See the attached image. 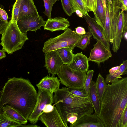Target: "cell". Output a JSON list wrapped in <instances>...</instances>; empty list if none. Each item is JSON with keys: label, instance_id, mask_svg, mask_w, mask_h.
Segmentation results:
<instances>
[{"label": "cell", "instance_id": "6da1fadb", "mask_svg": "<svg viewBox=\"0 0 127 127\" xmlns=\"http://www.w3.org/2000/svg\"><path fill=\"white\" fill-rule=\"evenodd\" d=\"M0 113L5 105L14 108L28 121L37 100L38 93L28 80L22 77L9 78L2 88Z\"/></svg>", "mask_w": 127, "mask_h": 127}, {"label": "cell", "instance_id": "7a4b0ae2", "mask_svg": "<svg viewBox=\"0 0 127 127\" xmlns=\"http://www.w3.org/2000/svg\"><path fill=\"white\" fill-rule=\"evenodd\" d=\"M127 107V77L107 84L98 115L105 127H121L123 113Z\"/></svg>", "mask_w": 127, "mask_h": 127}, {"label": "cell", "instance_id": "3957f363", "mask_svg": "<svg viewBox=\"0 0 127 127\" xmlns=\"http://www.w3.org/2000/svg\"><path fill=\"white\" fill-rule=\"evenodd\" d=\"M55 105L63 120L68 127L66 115L73 112L78 114V119L88 114H92L94 111L89 98H84L70 92L66 87L59 88L54 92ZM77 119V120H78Z\"/></svg>", "mask_w": 127, "mask_h": 127}, {"label": "cell", "instance_id": "277c9868", "mask_svg": "<svg viewBox=\"0 0 127 127\" xmlns=\"http://www.w3.org/2000/svg\"><path fill=\"white\" fill-rule=\"evenodd\" d=\"M27 34L21 32L17 22L11 19L1 38L0 45L2 46V49L11 54L21 49L25 42L29 39Z\"/></svg>", "mask_w": 127, "mask_h": 127}, {"label": "cell", "instance_id": "5b68a950", "mask_svg": "<svg viewBox=\"0 0 127 127\" xmlns=\"http://www.w3.org/2000/svg\"><path fill=\"white\" fill-rule=\"evenodd\" d=\"M75 31L68 28L61 34L48 39L44 43L42 51L44 53L65 47L73 50L82 37Z\"/></svg>", "mask_w": 127, "mask_h": 127}, {"label": "cell", "instance_id": "8992f818", "mask_svg": "<svg viewBox=\"0 0 127 127\" xmlns=\"http://www.w3.org/2000/svg\"><path fill=\"white\" fill-rule=\"evenodd\" d=\"M57 75L62 84L68 88L80 89L84 87L87 72L74 69L68 65L64 64Z\"/></svg>", "mask_w": 127, "mask_h": 127}, {"label": "cell", "instance_id": "52a82bcc", "mask_svg": "<svg viewBox=\"0 0 127 127\" xmlns=\"http://www.w3.org/2000/svg\"><path fill=\"white\" fill-rule=\"evenodd\" d=\"M54 102L53 94L49 91L38 88L36 103L28 121L31 124H35L45 105L48 104H52Z\"/></svg>", "mask_w": 127, "mask_h": 127}, {"label": "cell", "instance_id": "ba28073f", "mask_svg": "<svg viewBox=\"0 0 127 127\" xmlns=\"http://www.w3.org/2000/svg\"><path fill=\"white\" fill-rule=\"evenodd\" d=\"M45 22L42 17L39 15L32 16L25 15L18 19L17 24L21 32L27 34L28 31L36 32L38 30H40L41 27H44Z\"/></svg>", "mask_w": 127, "mask_h": 127}, {"label": "cell", "instance_id": "9c48e42d", "mask_svg": "<svg viewBox=\"0 0 127 127\" xmlns=\"http://www.w3.org/2000/svg\"><path fill=\"white\" fill-rule=\"evenodd\" d=\"M119 15L118 21L112 49L117 53L119 49L125 33L127 31V13L121 9Z\"/></svg>", "mask_w": 127, "mask_h": 127}, {"label": "cell", "instance_id": "30bf717a", "mask_svg": "<svg viewBox=\"0 0 127 127\" xmlns=\"http://www.w3.org/2000/svg\"><path fill=\"white\" fill-rule=\"evenodd\" d=\"M93 48L91 50L89 61L94 62L99 66L112 57V54L110 50L107 48L100 41L97 40L93 45Z\"/></svg>", "mask_w": 127, "mask_h": 127}, {"label": "cell", "instance_id": "8fae6325", "mask_svg": "<svg viewBox=\"0 0 127 127\" xmlns=\"http://www.w3.org/2000/svg\"><path fill=\"white\" fill-rule=\"evenodd\" d=\"M88 25V29L94 38L100 41L107 48L110 49V45L104 35L102 28L89 15H83Z\"/></svg>", "mask_w": 127, "mask_h": 127}, {"label": "cell", "instance_id": "7c38bea8", "mask_svg": "<svg viewBox=\"0 0 127 127\" xmlns=\"http://www.w3.org/2000/svg\"><path fill=\"white\" fill-rule=\"evenodd\" d=\"M45 66L48 72L54 76L59 72L64 64L56 50L45 53Z\"/></svg>", "mask_w": 127, "mask_h": 127}, {"label": "cell", "instance_id": "4fadbf2b", "mask_svg": "<svg viewBox=\"0 0 127 127\" xmlns=\"http://www.w3.org/2000/svg\"><path fill=\"white\" fill-rule=\"evenodd\" d=\"M51 112L42 113L39 118L47 127H67L55 106Z\"/></svg>", "mask_w": 127, "mask_h": 127}, {"label": "cell", "instance_id": "5bb4252c", "mask_svg": "<svg viewBox=\"0 0 127 127\" xmlns=\"http://www.w3.org/2000/svg\"><path fill=\"white\" fill-rule=\"evenodd\" d=\"M70 127H105L98 115L88 114L79 119L73 124H70Z\"/></svg>", "mask_w": 127, "mask_h": 127}, {"label": "cell", "instance_id": "9a60e30c", "mask_svg": "<svg viewBox=\"0 0 127 127\" xmlns=\"http://www.w3.org/2000/svg\"><path fill=\"white\" fill-rule=\"evenodd\" d=\"M70 26L67 19L61 17L48 18L44 26V30L53 32L60 30H65Z\"/></svg>", "mask_w": 127, "mask_h": 127}, {"label": "cell", "instance_id": "2e32d148", "mask_svg": "<svg viewBox=\"0 0 127 127\" xmlns=\"http://www.w3.org/2000/svg\"><path fill=\"white\" fill-rule=\"evenodd\" d=\"M88 58L82 52L74 54L72 62L68 65L71 68L82 72H86L89 69Z\"/></svg>", "mask_w": 127, "mask_h": 127}, {"label": "cell", "instance_id": "e0dca14e", "mask_svg": "<svg viewBox=\"0 0 127 127\" xmlns=\"http://www.w3.org/2000/svg\"><path fill=\"white\" fill-rule=\"evenodd\" d=\"M60 81L57 77L46 76L36 85L38 88L49 91L53 94L59 88Z\"/></svg>", "mask_w": 127, "mask_h": 127}, {"label": "cell", "instance_id": "ac0fdd59", "mask_svg": "<svg viewBox=\"0 0 127 127\" xmlns=\"http://www.w3.org/2000/svg\"><path fill=\"white\" fill-rule=\"evenodd\" d=\"M39 15L33 0H21L18 20L25 15L32 16Z\"/></svg>", "mask_w": 127, "mask_h": 127}, {"label": "cell", "instance_id": "d6986e66", "mask_svg": "<svg viewBox=\"0 0 127 127\" xmlns=\"http://www.w3.org/2000/svg\"><path fill=\"white\" fill-rule=\"evenodd\" d=\"M89 99L92 104L95 111L94 114L98 115L100 108V101L98 96L95 86V82L92 80L88 94Z\"/></svg>", "mask_w": 127, "mask_h": 127}, {"label": "cell", "instance_id": "ffe728a7", "mask_svg": "<svg viewBox=\"0 0 127 127\" xmlns=\"http://www.w3.org/2000/svg\"><path fill=\"white\" fill-rule=\"evenodd\" d=\"M110 4L109 1L106 0L105 23L104 27L102 29L103 33L107 41L112 44L114 38L112 34L110 25Z\"/></svg>", "mask_w": 127, "mask_h": 127}, {"label": "cell", "instance_id": "44dd1931", "mask_svg": "<svg viewBox=\"0 0 127 127\" xmlns=\"http://www.w3.org/2000/svg\"><path fill=\"white\" fill-rule=\"evenodd\" d=\"M2 111L9 117L21 125L26 124L28 120L13 108L7 104L2 108Z\"/></svg>", "mask_w": 127, "mask_h": 127}, {"label": "cell", "instance_id": "7402d4cb", "mask_svg": "<svg viewBox=\"0 0 127 127\" xmlns=\"http://www.w3.org/2000/svg\"><path fill=\"white\" fill-rule=\"evenodd\" d=\"M94 13L95 21L103 29L105 23L106 11L105 8L104 6L102 0H97L96 9Z\"/></svg>", "mask_w": 127, "mask_h": 127}, {"label": "cell", "instance_id": "603a6c76", "mask_svg": "<svg viewBox=\"0 0 127 127\" xmlns=\"http://www.w3.org/2000/svg\"><path fill=\"white\" fill-rule=\"evenodd\" d=\"M127 74V60L123 61V63L120 65L119 69L112 75L107 74L105 80L106 84H107L112 83L118 80L121 78V76Z\"/></svg>", "mask_w": 127, "mask_h": 127}, {"label": "cell", "instance_id": "cb8c5ba5", "mask_svg": "<svg viewBox=\"0 0 127 127\" xmlns=\"http://www.w3.org/2000/svg\"><path fill=\"white\" fill-rule=\"evenodd\" d=\"M70 0L73 13L75 12L80 17H82L83 15H89L87 8L82 0Z\"/></svg>", "mask_w": 127, "mask_h": 127}, {"label": "cell", "instance_id": "d4e9b609", "mask_svg": "<svg viewBox=\"0 0 127 127\" xmlns=\"http://www.w3.org/2000/svg\"><path fill=\"white\" fill-rule=\"evenodd\" d=\"M56 50L64 64L69 65L72 62L73 57V50L68 47H65Z\"/></svg>", "mask_w": 127, "mask_h": 127}, {"label": "cell", "instance_id": "484cf974", "mask_svg": "<svg viewBox=\"0 0 127 127\" xmlns=\"http://www.w3.org/2000/svg\"><path fill=\"white\" fill-rule=\"evenodd\" d=\"M22 125L9 117L2 111L0 113V127H20Z\"/></svg>", "mask_w": 127, "mask_h": 127}, {"label": "cell", "instance_id": "4316f807", "mask_svg": "<svg viewBox=\"0 0 127 127\" xmlns=\"http://www.w3.org/2000/svg\"><path fill=\"white\" fill-rule=\"evenodd\" d=\"M106 85L104 78L99 73L95 82V86L96 91L100 101L104 93Z\"/></svg>", "mask_w": 127, "mask_h": 127}, {"label": "cell", "instance_id": "83f0119b", "mask_svg": "<svg viewBox=\"0 0 127 127\" xmlns=\"http://www.w3.org/2000/svg\"><path fill=\"white\" fill-rule=\"evenodd\" d=\"M92 35L89 31L86 34L83 35L81 39L80 40L76 47L82 50L85 49L87 46L90 44L91 37Z\"/></svg>", "mask_w": 127, "mask_h": 127}, {"label": "cell", "instance_id": "f1b7e54d", "mask_svg": "<svg viewBox=\"0 0 127 127\" xmlns=\"http://www.w3.org/2000/svg\"><path fill=\"white\" fill-rule=\"evenodd\" d=\"M45 10L43 13L48 18H51V14L52 7L56 2L59 0H43Z\"/></svg>", "mask_w": 127, "mask_h": 127}, {"label": "cell", "instance_id": "f546056e", "mask_svg": "<svg viewBox=\"0 0 127 127\" xmlns=\"http://www.w3.org/2000/svg\"><path fill=\"white\" fill-rule=\"evenodd\" d=\"M68 89L70 92L76 96L84 98H89L88 94L84 87L75 89L68 88Z\"/></svg>", "mask_w": 127, "mask_h": 127}, {"label": "cell", "instance_id": "4dcf8cb0", "mask_svg": "<svg viewBox=\"0 0 127 127\" xmlns=\"http://www.w3.org/2000/svg\"><path fill=\"white\" fill-rule=\"evenodd\" d=\"M21 0H16L13 6L11 19L17 22L19 13Z\"/></svg>", "mask_w": 127, "mask_h": 127}, {"label": "cell", "instance_id": "1f68e13d", "mask_svg": "<svg viewBox=\"0 0 127 127\" xmlns=\"http://www.w3.org/2000/svg\"><path fill=\"white\" fill-rule=\"evenodd\" d=\"M61 1L65 13L69 16H71L73 13L70 0H61Z\"/></svg>", "mask_w": 127, "mask_h": 127}, {"label": "cell", "instance_id": "d6a6232c", "mask_svg": "<svg viewBox=\"0 0 127 127\" xmlns=\"http://www.w3.org/2000/svg\"><path fill=\"white\" fill-rule=\"evenodd\" d=\"M94 72L93 70L88 69L87 72V76L84 85V87L88 94L91 81Z\"/></svg>", "mask_w": 127, "mask_h": 127}, {"label": "cell", "instance_id": "836d02e7", "mask_svg": "<svg viewBox=\"0 0 127 127\" xmlns=\"http://www.w3.org/2000/svg\"><path fill=\"white\" fill-rule=\"evenodd\" d=\"M85 4L88 12L92 11L94 13L96 9L97 0H82Z\"/></svg>", "mask_w": 127, "mask_h": 127}, {"label": "cell", "instance_id": "e575fe53", "mask_svg": "<svg viewBox=\"0 0 127 127\" xmlns=\"http://www.w3.org/2000/svg\"><path fill=\"white\" fill-rule=\"evenodd\" d=\"M78 119L77 114L73 112L69 113L66 115V119L67 122H69L70 124L74 123Z\"/></svg>", "mask_w": 127, "mask_h": 127}, {"label": "cell", "instance_id": "d590c367", "mask_svg": "<svg viewBox=\"0 0 127 127\" xmlns=\"http://www.w3.org/2000/svg\"><path fill=\"white\" fill-rule=\"evenodd\" d=\"M8 22H6L4 21L0 16V34H2L6 28Z\"/></svg>", "mask_w": 127, "mask_h": 127}, {"label": "cell", "instance_id": "8d00e7d4", "mask_svg": "<svg viewBox=\"0 0 127 127\" xmlns=\"http://www.w3.org/2000/svg\"><path fill=\"white\" fill-rule=\"evenodd\" d=\"M121 127H127V107L125 110L123 115Z\"/></svg>", "mask_w": 127, "mask_h": 127}, {"label": "cell", "instance_id": "74e56055", "mask_svg": "<svg viewBox=\"0 0 127 127\" xmlns=\"http://www.w3.org/2000/svg\"><path fill=\"white\" fill-rule=\"evenodd\" d=\"M54 105L48 104H47L43 109L42 113H48L52 112L54 109Z\"/></svg>", "mask_w": 127, "mask_h": 127}, {"label": "cell", "instance_id": "f35d334b", "mask_svg": "<svg viewBox=\"0 0 127 127\" xmlns=\"http://www.w3.org/2000/svg\"><path fill=\"white\" fill-rule=\"evenodd\" d=\"M0 16L5 22H8V16L6 12L0 7Z\"/></svg>", "mask_w": 127, "mask_h": 127}, {"label": "cell", "instance_id": "ab89813d", "mask_svg": "<svg viewBox=\"0 0 127 127\" xmlns=\"http://www.w3.org/2000/svg\"><path fill=\"white\" fill-rule=\"evenodd\" d=\"M75 32L78 35H82L86 33L85 29L83 27L79 26L75 29Z\"/></svg>", "mask_w": 127, "mask_h": 127}, {"label": "cell", "instance_id": "60d3db41", "mask_svg": "<svg viewBox=\"0 0 127 127\" xmlns=\"http://www.w3.org/2000/svg\"><path fill=\"white\" fill-rule=\"evenodd\" d=\"M122 5V9L124 11L127 10V0H118Z\"/></svg>", "mask_w": 127, "mask_h": 127}, {"label": "cell", "instance_id": "b9f144b4", "mask_svg": "<svg viewBox=\"0 0 127 127\" xmlns=\"http://www.w3.org/2000/svg\"><path fill=\"white\" fill-rule=\"evenodd\" d=\"M120 65L113 67L109 70V74L112 75L116 72L119 69Z\"/></svg>", "mask_w": 127, "mask_h": 127}, {"label": "cell", "instance_id": "7bdbcfd3", "mask_svg": "<svg viewBox=\"0 0 127 127\" xmlns=\"http://www.w3.org/2000/svg\"><path fill=\"white\" fill-rule=\"evenodd\" d=\"M5 52L2 49L0 50V60L6 57Z\"/></svg>", "mask_w": 127, "mask_h": 127}, {"label": "cell", "instance_id": "ee69618b", "mask_svg": "<svg viewBox=\"0 0 127 127\" xmlns=\"http://www.w3.org/2000/svg\"><path fill=\"white\" fill-rule=\"evenodd\" d=\"M20 127H39L40 126H38L37 125L34 124H28L27 125H22Z\"/></svg>", "mask_w": 127, "mask_h": 127}, {"label": "cell", "instance_id": "f6af8a7d", "mask_svg": "<svg viewBox=\"0 0 127 127\" xmlns=\"http://www.w3.org/2000/svg\"><path fill=\"white\" fill-rule=\"evenodd\" d=\"M110 4L112 3V0H107ZM104 6L106 8V0H102Z\"/></svg>", "mask_w": 127, "mask_h": 127}, {"label": "cell", "instance_id": "bcb514c9", "mask_svg": "<svg viewBox=\"0 0 127 127\" xmlns=\"http://www.w3.org/2000/svg\"><path fill=\"white\" fill-rule=\"evenodd\" d=\"M127 31L126 32L124 33L123 35V37H124L127 40Z\"/></svg>", "mask_w": 127, "mask_h": 127}, {"label": "cell", "instance_id": "7dc6e473", "mask_svg": "<svg viewBox=\"0 0 127 127\" xmlns=\"http://www.w3.org/2000/svg\"><path fill=\"white\" fill-rule=\"evenodd\" d=\"M2 90H1V91H0V100L1 99V96L2 94Z\"/></svg>", "mask_w": 127, "mask_h": 127}]
</instances>
